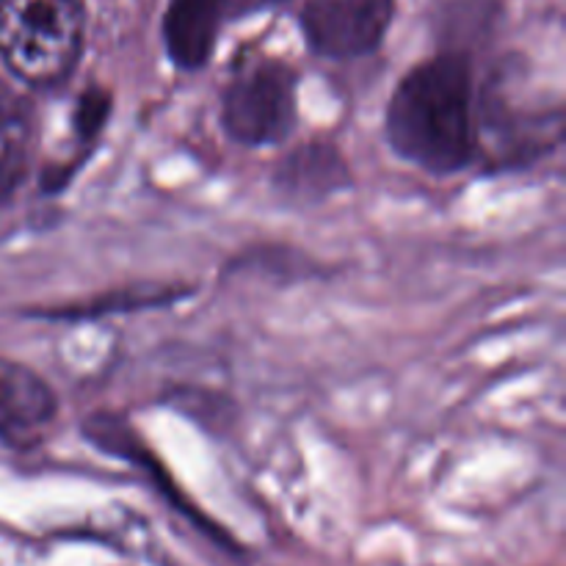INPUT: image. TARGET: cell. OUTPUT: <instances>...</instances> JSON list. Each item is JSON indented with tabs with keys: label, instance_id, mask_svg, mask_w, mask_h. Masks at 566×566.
<instances>
[{
	"label": "cell",
	"instance_id": "8",
	"mask_svg": "<svg viewBox=\"0 0 566 566\" xmlns=\"http://www.w3.org/2000/svg\"><path fill=\"white\" fill-rule=\"evenodd\" d=\"M191 287H177V285H127L119 291L99 293V296L83 298V302L61 304L53 310H39L33 315L53 321H88V318H105V315L116 313H133V310H153L175 304L186 298Z\"/></svg>",
	"mask_w": 566,
	"mask_h": 566
},
{
	"label": "cell",
	"instance_id": "3",
	"mask_svg": "<svg viewBox=\"0 0 566 566\" xmlns=\"http://www.w3.org/2000/svg\"><path fill=\"white\" fill-rule=\"evenodd\" d=\"M298 116V72L287 61L260 55L232 72L221 94V127L241 147L285 142Z\"/></svg>",
	"mask_w": 566,
	"mask_h": 566
},
{
	"label": "cell",
	"instance_id": "6",
	"mask_svg": "<svg viewBox=\"0 0 566 566\" xmlns=\"http://www.w3.org/2000/svg\"><path fill=\"white\" fill-rule=\"evenodd\" d=\"M232 3L235 0H166L160 36L177 70L197 72L213 59Z\"/></svg>",
	"mask_w": 566,
	"mask_h": 566
},
{
	"label": "cell",
	"instance_id": "11",
	"mask_svg": "<svg viewBox=\"0 0 566 566\" xmlns=\"http://www.w3.org/2000/svg\"><path fill=\"white\" fill-rule=\"evenodd\" d=\"M285 3V0H247V9H263V6Z\"/></svg>",
	"mask_w": 566,
	"mask_h": 566
},
{
	"label": "cell",
	"instance_id": "7",
	"mask_svg": "<svg viewBox=\"0 0 566 566\" xmlns=\"http://www.w3.org/2000/svg\"><path fill=\"white\" fill-rule=\"evenodd\" d=\"M59 412L53 387L14 359H0V440L11 446L33 442Z\"/></svg>",
	"mask_w": 566,
	"mask_h": 566
},
{
	"label": "cell",
	"instance_id": "1",
	"mask_svg": "<svg viewBox=\"0 0 566 566\" xmlns=\"http://www.w3.org/2000/svg\"><path fill=\"white\" fill-rule=\"evenodd\" d=\"M475 72L462 50L420 61L398 81L385 114V138L407 164L448 177L479 158Z\"/></svg>",
	"mask_w": 566,
	"mask_h": 566
},
{
	"label": "cell",
	"instance_id": "5",
	"mask_svg": "<svg viewBox=\"0 0 566 566\" xmlns=\"http://www.w3.org/2000/svg\"><path fill=\"white\" fill-rule=\"evenodd\" d=\"M271 182L280 199L298 208H310L352 186V166L337 144L315 138V142L293 147L276 164Z\"/></svg>",
	"mask_w": 566,
	"mask_h": 566
},
{
	"label": "cell",
	"instance_id": "10",
	"mask_svg": "<svg viewBox=\"0 0 566 566\" xmlns=\"http://www.w3.org/2000/svg\"><path fill=\"white\" fill-rule=\"evenodd\" d=\"M111 111H114V97H111L108 88L103 86H88L86 92L75 99V108H72V116H70V127L77 144L75 149L77 158L92 155L94 144L99 142L105 125H108Z\"/></svg>",
	"mask_w": 566,
	"mask_h": 566
},
{
	"label": "cell",
	"instance_id": "2",
	"mask_svg": "<svg viewBox=\"0 0 566 566\" xmlns=\"http://www.w3.org/2000/svg\"><path fill=\"white\" fill-rule=\"evenodd\" d=\"M83 44L81 0H0V61L28 86L64 83L81 61Z\"/></svg>",
	"mask_w": 566,
	"mask_h": 566
},
{
	"label": "cell",
	"instance_id": "9",
	"mask_svg": "<svg viewBox=\"0 0 566 566\" xmlns=\"http://www.w3.org/2000/svg\"><path fill=\"white\" fill-rule=\"evenodd\" d=\"M31 122L11 92L0 86V197L14 191L25 175Z\"/></svg>",
	"mask_w": 566,
	"mask_h": 566
},
{
	"label": "cell",
	"instance_id": "4",
	"mask_svg": "<svg viewBox=\"0 0 566 566\" xmlns=\"http://www.w3.org/2000/svg\"><path fill=\"white\" fill-rule=\"evenodd\" d=\"M396 9L398 0H307L298 25L315 55L354 61L381 48Z\"/></svg>",
	"mask_w": 566,
	"mask_h": 566
}]
</instances>
